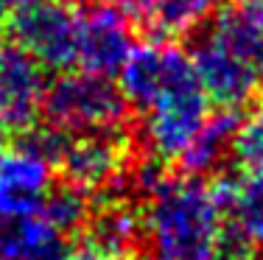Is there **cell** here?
Here are the masks:
<instances>
[{"label": "cell", "instance_id": "obj_17", "mask_svg": "<svg viewBox=\"0 0 263 260\" xmlns=\"http://www.w3.org/2000/svg\"><path fill=\"white\" fill-rule=\"evenodd\" d=\"M51 260H121V257H112V255H106V252L101 249H96V246H90V244H84V246H79V249H59Z\"/></svg>", "mask_w": 263, "mask_h": 260}, {"label": "cell", "instance_id": "obj_14", "mask_svg": "<svg viewBox=\"0 0 263 260\" xmlns=\"http://www.w3.org/2000/svg\"><path fill=\"white\" fill-rule=\"evenodd\" d=\"M235 123L238 117L230 109L210 115L204 121V126L199 129V134L193 137V143L187 146V151L182 154L179 163L185 165L193 176L210 173L221 165V159L233 151V134H235Z\"/></svg>", "mask_w": 263, "mask_h": 260}, {"label": "cell", "instance_id": "obj_8", "mask_svg": "<svg viewBox=\"0 0 263 260\" xmlns=\"http://www.w3.org/2000/svg\"><path fill=\"white\" fill-rule=\"evenodd\" d=\"M45 73L14 39H0V129H26L42 112Z\"/></svg>", "mask_w": 263, "mask_h": 260}, {"label": "cell", "instance_id": "obj_11", "mask_svg": "<svg viewBox=\"0 0 263 260\" xmlns=\"http://www.w3.org/2000/svg\"><path fill=\"white\" fill-rule=\"evenodd\" d=\"M216 3L218 0H115V9L157 36H182L202 28L213 17Z\"/></svg>", "mask_w": 263, "mask_h": 260}, {"label": "cell", "instance_id": "obj_12", "mask_svg": "<svg viewBox=\"0 0 263 260\" xmlns=\"http://www.w3.org/2000/svg\"><path fill=\"white\" fill-rule=\"evenodd\" d=\"M62 249V235L40 213L0 224V260H51Z\"/></svg>", "mask_w": 263, "mask_h": 260}, {"label": "cell", "instance_id": "obj_5", "mask_svg": "<svg viewBox=\"0 0 263 260\" xmlns=\"http://www.w3.org/2000/svg\"><path fill=\"white\" fill-rule=\"evenodd\" d=\"M59 132H36L0 154V224L40 213L59 163Z\"/></svg>", "mask_w": 263, "mask_h": 260}, {"label": "cell", "instance_id": "obj_13", "mask_svg": "<svg viewBox=\"0 0 263 260\" xmlns=\"http://www.w3.org/2000/svg\"><path fill=\"white\" fill-rule=\"evenodd\" d=\"M87 230H90V246H96V249H101L112 257L126 260L140 249L143 221L137 218L135 210L121 202L106 204L104 210L90 215Z\"/></svg>", "mask_w": 263, "mask_h": 260}, {"label": "cell", "instance_id": "obj_15", "mask_svg": "<svg viewBox=\"0 0 263 260\" xmlns=\"http://www.w3.org/2000/svg\"><path fill=\"white\" fill-rule=\"evenodd\" d=\"M40 215L53 227L59 235L76 232L90 221V202H87V193L73 185H59V188H51L45 193V199L40 204Z\"/></svg>", "mask_w": 263, "mask_h": 260}, {"label": "cell", "instance_id": "obj_4", "mask_svg": "<svg viewBox=\"0 0 263 260\" xmlns=\"http://www.w3.org/2000/svg\"><path fill=\"white\" fill-rule=\"evenodd\" d=\"M126 98L109 78L67 73L45 90L42 112L59 134H118L126 123Z\"/></svg>", "mask_w": 263, "mask_h": 260}, {"label": "cell", "instance_id": "obj_10", "mask_svg": "<svg viewBox=\"0 0 263 260\" xmlns=\"http://www.w3.org/2000/svg\"><path fill=\"white\" fill-rule=\"evenodd\" d=\"M218 202L227 227V246L241 249H263V168L247 171L243 176L216 185Z\"/></svg>", "mask_w": 263, "mask_h": 260}, {"label": "cell", "instance_id": "obj_16", "mask_svg": "<svg viewBox=\"0 0 263 260\" xmlns=\"http://www.w3.org/2000/svg\"><path fill=\"white\" fill-rule=\"evenodd\" d=\"M230 154H235L238 163L247 171L263 168V101L255 104L249 115L235 123L233 151Z\"/></svg>", "mask_w": 263, "mask_h": 260}, {"label": "cell", "instance_id": "obj_6", "mask_svg": "<svg viewBox=\"0 0 263 260\" xmlns=\"http://www.w3.org/2000/svg\"><path fill=\"white\" fill-rule=\"evenodd\" d=\"M11 36L40 67H51V70L76 67L79 11L65 3L40 0L36 6L14 14Z\"/></svg>", "mask_w": 263, "mask_h": 260}, {"label": "cell", "instance_id": "obj_2", "mask_svg": "<svg viewBox=\"0 0 263 260\" xmlns=\"http://www.w3.org/2000/svg\"><path fill=\"white\" fill-rule=\"evenodd\" d=\"M146 199L140 238L146 260H224L230 255L216 185L202 176H160Z\"/></svg>", "mask_w": 263, "mask_h": 260}, {"label": "cell", "instance_id": "obj_7", "mask_svg": "<svg viewBox=\"0 0 263 260\" xmlns=\"http://www.w3.org/2000/svg\"><path fill=\"white\" fill-rule=\"evenodd\" d=\"M56 168H62L67 185L84 190L87 196L132 182L129 154L118 134H81L62 143Z\"/></svg>", "mask_w": 263, "mask_h": 260}, {"label": "cell", "instance_id": "obj_1", "mask_svg": "<svg viewBox=\"0 0 263 260\" xmlns=\"http://www.w3.org/2000/svg\"><path fill=\"white\" fill-rule=\"evenodd\" d=\"M118 73V90L140 115L146 148L160 159H182L210 117V101L196 78L191 56L168 42H146L132 48Z\"/></svg>", "mask_w": 263, "mask_h": 260}, {"label": "cell", "instance_id": "obj_9", "mask_svg": "<svg viewBox=\"0 0 263 260\" xmlns=\"http://www.w3.org/2000/svg\"><path fill=\"white\" fill-rule=\"evenodd\" d=\"M129 20L115 6H92L79 11V56L76 67L81 73L109 78L123 67L132 53Z\"/></svg>", "mask_w": 263, "mask_h": 260}, {"label": "cell", "instance_id": "obj_20", "mask_svg": "<svg viewBox=\"0 0 263 260\" xmlns=\"http://www.w3.org/2000/svg\"><path fill=\"white\" fill-rule=\"evenodd\" d=\"M243 260H263V249L255 252V255H249V257H243Z\"/></svg>", "mask_w": 263, "mask_h": 260}, {"label": "cell", "instance_id": "obj_3", "mask_svg": "<svg viewBox=\"0 0 263 260\" xmlns=\"http://www.w3.org/2000/svg\"><path fill=\"white\" fill-rule=\"evenodd\" d=\"M208 101L238 109L263 87V14L235 0L199 34L191 53Z\"/></svg>", "mask_w": 263, "mask_h": 260}, {"label": "cell", "instance_id": "obj_22", "mask_svg": "<svg viewBox=\"0 0 263 260\" xmlns=\"http://www.w3.org/2000/svg\"><path fill=\"white\" fill-rule=\"evenodd\" d=\"M0 154H3V146H0Z\"/></svg>", "mask_w": 263, "mask_h": 260}, {"label": "cell", "instance_id": "obj_19", "mask_svg": "<svg viewBox=\"0 0 263 260\" xmlns=\"http://www.w3.org/2000/svg\"><path fill=\"white\" fill-rule=\"evenodd\" d=\"M247 3H249V6H252V9H258V11H260V14H263V0H247Z\"/></svg>", "mask_w": 263, "mask_h": 260}, {"label": "cell", "instance_id": "obj_18", "mask_svg": "<svg viewBox=\"0 0 263 260\" xmlns=\"http://www.w3.org/2000/svg\"><path fill=\"white\" fill-rule=\"evenodd\" d=\"M40 0H0V11H11V14H20V11L36 6Z\"/></svg>", "mask_w": 263, "mask_h": 260}, {"label": "cell", "instance_id": "obj_21", "mask_svg": "<svg viewBox=\"0 0 263 260\" xmlns=\"http://www.w3.org/2000/svg\"><path fill=\"white\" fill-rule=\"evenodd\" d=\"M62 3H81V0H62Z\"/></svg>", "mask_w": 263, "mask_h": 260}]
</instances>
